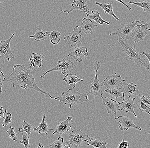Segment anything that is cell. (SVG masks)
Instances as JSON below:
<instances>
[{
    "mask_svg": "<svg viewBox=\"0 0 150 148\" xmlns=\"http://www.w3.org/2000/svg\"><path fill=\"white\" fill-rule=\"evenodd\" d=\"M6 109H4V107L3 106L0 107V119L1 118H4V114L6 113Z\"/></svg>",
    "mask_w": 150,
    "mask_h": 148,
    "instance_id": "74e56055",
    "label": "cell"
},
{
    "mask_svg": "<svg viewBox=\"0 0 150 148\" xmlns=\"http://www.w3.org/2000/svg\"><path fill=\"white\" fill-rule=\"evenodd\" d=\"M130 98H131V96H128V99L126 101H123L121 103L118 102V104L120 107L121 110L124 111L125 113H127L128 112L132 113L134 115L135 118L136 119H137V117L134 110L136 106L135 104V98H133L132 100H130Z\"/></svg>",
    "mask_w": 150,
    "mask_h": 148,
    "instance_id": "ac0fdd59",
    "label": "cell"
},
{
    "mask_svg": "<svg viewBox=\"0 0 150 148\" xmlns=\"http://www.w3.org/2000/svg\"><path fill=\"white\" fill-rule=\"evenodd\" d=\"M2 81L11 82L14 88L20 87L23 89H33L45 96L52 99L54 98V97L42 90L37 86L33 76L32 66L30 64L27 67L23 66V64H15L12 74L6 78H5Z\"/></svg>",
    "mask_w": 150,
    "mask_h": 148,
    "instance_id": "6da1fadb",
    "label": "cell"
},
{
    "mask_svg": "<svg viewBox=\"0 0 150 148\" xmlns=\"http://www.w3.org/2000/svg\"><path fill=\"white\" fill-rule=\"evenodd\" d=\"M115 1H117L119 2L120 3L123 4V5L125 6L128 10H131V9H132L131 7H130L128 5H127L126 4H125V3L122 1V0H115Z\"/></svg>",
    "mask_w": 150,
    "mask_h": 148,
    "instance_id": "ab89813d",
    "label": "cell"
},
{
    "mask_svg": "<svg viewBox=\"0 0 150 148\" xmlns=\"http://www.w3.org/2000/svg\"><path fill=\"white\" fill-rule=\"evenodd\" d=\"M63 148H71V145H70V144H68L67 143H65V145H64V147H63Z\"/></svg>",
    "mask_w": 150,
    "mask_h": 148,
    "instance_id": "7bdbcfd3",
    "label": "cell"
},
{
    "mask_svg": "<svg viewBox=\"0 0 150 148\" xmlns=\"http://www.w3.org/2000/svg\"><path fill=\"white\" fill-rule=\"evenodd\" d=\"M143 21L133 20L129 24H124L120 28H119L115 32L110 33L109 35H117L120 37L122 40L127 41L131 38L132 31L137 24L143 22Z\"/></svg>",
    "mask_w": 150,
    "mask_h": 148,
    "instance_id": "277c9868",
    "label": "cell"
},
{
    "mask_svg": "<svg viewBox=\"0 0 150 148\" xmlns=\"http://www.w3.org/2000/svg\"><path fill=\"white\" fill-rule=\"evenodd\" d=\"M95 76L93 81L91 85H89L90 93L95 96L97 95H103V82L98 79L97 73L100 67V62L98 61L95 62Z\"/></svg>",
    "mask_w": 150,
    "mask_h": 148,
    "instance_id": "8992f818",
    "label": "cell"
},
{
    "mask_svg": "<svg viewBox=\"0 0 150 148\" xmlns=\"http://www.w3.org/2000/svg\"><path fill=\"white\" fill-rule=\"evenodd\" d=\"M141 99L142 100V102L148 104H150V97L149 96H145L144 95H141L140 96Z\"/></svg>",
    "mask_w": 150,
    "mask_h": 148,
    "instance_id": "8d00e7d4",
    "label": "cell"
},
{
    "mask_svg": "<svg viewBox=\"0 0 150 148\" xmlns=\"http://www.w3.org/2000/svg\"><path fill=\"white\" fill-rule=\"evenodd\" d=\"M63 80L66 82L67 85L70 86L69 89L72 90L74 89L77 82L83 81V79L79 78L76 74H67Z\"/></svg>",
    "mask_w": 150,
    "mask_h": 148,
    "instance_id": "44dd1931",
    "label": "cell"
},
{
    "mask_svg": "<svg viewBox=\"0 0 150 148\" xmlns=\"http://www.w3.org/2000/svg\"><path fill=\"white\" fill-rule=\"evenodd\" d=\"M33 130V127L31 124L27 122L26 120H23V123L22 124V127L19 128L18 131L19 132H25L27 133L28 135L30 136L31 133Z\"/></svg>",
    "mask_w": 150,
    "mask_h": 148,
    "instance_id": "f546056e",
    "label": "cell"
},
{
    "mask_svg": "<svg viewBox=\"0 0 150 148\" xmlns=\"http://www.w3.org/2000/svg\"><path fill=\"white\" fill-rule=\"evenodd\" d=\"M50 32L46 31L45 30H37L34 35H29L28 38H33L37 42L40 41L46 40L49 36Z\"/></svg>",
    "mask_w": 150,
    "mask_h": 148,
    "instance_id": "d4e9b609",
    "label": "cell"
},
{
    "mask_svg": "<svg viewBox=\"0 0 150 148\" xmlns=\"http://www.w3.org/2000/svg\"><path fill=\"white\" fill-rule=\"evenodd\" d=\"M87 16L88 18L93 20L95 22H96L97 24H100V25H103L104 23L108 25L110 24V22L105 21L103 19V18L100 16V13L97 10L96 11L92 10L91 14H87Z\"/></svg>",
    "mask_w": 150,
    "mask_h": 148,
    "instance_id": "484cf974",
    "label": "cell"
},
{
    "mask_svg": "<svg viewBox=\"0 0 150 148\" xmlns=\"http://www.w3.org/2000/svg\"><path fill=\"white\" fill-rule=\"evenodd\" d=\"M15 127H12V126H10V128L8 130H6V132L8 134V136L9 138L12 139L14 141H17L18 137L16 133L15 132L14 130H15Z\"/></svg>",
    "mask_w": 150,
    "mask_h": 148,
    "instance_id": "836d02e7",
    "label": "cell"
},
{
    "mask_svg": "<svg viewBox=\"0 0 150 148\" xmlns=\"http://www.w3.org/2000/svg\"><path fill=\"white\" fill-rule=\"evenodd\" d=\"M96 5H98L104 10V13L106 14H109L112 16L117 20H120V19L119 18L117 17V16L113 12V7L112 6L111 3H100L98 2L97 1L95 2Z\"/></svg>",
    "mask_w": 150,
    "mask_h": 148,
    "instance_id": "603a6c76",
    "label": "cell"
},
{
    "mask_svg": "<svg viewBox=\"0 0 150 148\" xmlns=\"http://www.w3.org/2000/svg\"><path fill=\"white\" fill-rule=\"evenodd\" d=\"M74 68V63L71 61L70 60L68 59L66 57L62 59L59 60L58 62V64L55 67L45 72L40 78H44L45 76L48 73L56 71L61 72L62 74H64L66 73L71 72Z\"/></svg>",
    "mask_w": 150,
    "mask_h": 148,
    "instance_id": "5b68a950",
    "label": "cell"
},
{
    "mask_svg": "<svg viewBox=\"0 0 150 148\" xmlns=\"http://www.w3.org/2000/svg\"><path fill=\"white\" fill-rule=\"evenodd\" d=\"M38 147H44V146H43V145H42V144H41V143H38Z\"/></svg>",
    "mask_w": 150,
    "mask_h": 148,
    "instance_id": "ee69618b",
    "label": "cell"
},
{
    "mask_svg": "<svg viewBox=\"0 0 150 148\" xmlns=\"http://www.w3.org/2000/svg\"><path fill=\"white\" fill-rule=\"evenodd\" d=\"M33 130L35 132H38V134H41L42 133H44L47 136L50 132L54 131L53 129H50L47 124L45 114H44L43 115L42 122L41 123H39L38 127L34 128Z\"/></svg>",
    "mask_w": 150,
    "mask_h": 148,
    "instance_id": "7402d4cb",
    "label": "cell"
},
{
    "mask_svg": "<svg viewBox=\"0 0 150 148\" xmlns=\"http://www.w3.org/2000/svg\"><path fill=\"white\" fill-rule=\"evenodd\" d=\"M118 41L121 45L123 50L126 54L127 58L132 61L134 63L145 67L147 70H149V63L143 55L137 51L134 45H130L125 42L120 37L118 38Z\"/></svg>",
    "mask_w": 150,
    "mask_h": 148,
    "instance_id": "3957f363",
    "label": "cell"
},
{
    "mask_svg": "<svg viewBox=\"0 0 150 148\" xmlns=\"http://www.w3.org/2000/svg\"><path fill=\"white\" fill-rule=\"evenodd\" d=\"M114 119L120 123L119 129L122 131H127L129 129H135L142 131L141 128L136 125L129 116H115Z\"/></svg>",
    "mask_w": 150,
    "mask_h": 148,
    "instance_id": "8fae6325",
    "label": "cell"
},
{
    "mask_svg": "<svg viewBox=\"0 0 150 148\" xmlns=\"http://www.w3.org/2000/svg\"><path fill=\"white\" fill-rule=\"evenodd\" d=\"M90 93H82L74 89H69L68 90L63 92L62 95L57 97H54L53 99L63 103L69 106L72 108L74 106H81L83 103L88 101V96Z\"/></svg>",
    "mask_w": 150,
    "mask_h": 148,
    "instance_id": "7a4b0ae2",
    "label": "cell"
},
{
    "mask_svg": "<svg viewBox=\"0 0 150 148\" xmlns=\"http://www.w3.org/2000/svg\"><path fill=\"white\" fill-rule=\"evenodd\" d=\"M72 7L68 10H62L64 13L68 15L75 10H79L84 12L86 15L90 13V9L88 6L87 0H74L72 3Z\"/></svg>",
    "mask_w": 150,
    "mask_h": 148,
    "instance_id": "7c38bea8",
    "label": "cell"
},
{
    "mask_svg": "<svg viewBox=\"0 0 150 148\" xmlns=\"http://www.w3.org/2000/svg\"><path fill=\"white\" fill-rule=\"evenodd\" d=\"M142 55H144L147 58V59H148V62L149 63H150V53L149 52H147V53H145V51L141 52V53Z\"/></svg>",
    "mask_w": 150,
    "mask_h": 148,
    "instance_id": "f35d334b",
    "label": "cell"
},
{
    "mask_svg": "<svg viewBox=\"0 0 150 148\" xmlns=\"http://www.w3.org/2000/svg\"><path fill=\"white\" fill-rule=\"evenodd\" d=\"M81 30L80 27L76 26L69 35L64 36V39L67 41L68 45L76 47L82 43V35L81 34Z\"/></svg>",
    "mask_w": 150,
    "mask_h": 148,
    "instance_id": "9c48e42d",
    "label": "cell"
},
{
    "mask_svg": "<svg viewBox=\"0 0 150 148\" xmlns=\"http://www.w3.org/2000/svg\"><path fill=\"white\" fill-rule=\"evenodd\" d=\"M129 147V141H125L124 139L123 138L122 142L119 144L118 148H128Z\"/></svg>",
    "mask_w": 150,
    "mask_h": 148,
    "instance_id": "d590c367",
    "label": "cell"
},
{
    "mask_svg": "<svg viewBox=\"0 0 150 148\" xmlns=\"http://www.w3.org/2000/svg\"><path fill=\"white\" fill-rule=\"evenodd\" d=\"M4 79L0 78V93H2V81Z\"/></svg>",
    "mask_w": 150,
    "mask_h": 148,
    "instance_id": "60d3db41",
    "label": "cell"
},
{
    "mask_svg": "<svg viewBox=\"0 0 150 148\" xmlns=\"http://www.w3.org/2000/svg\"><path fill=\"white\" fill-rule=\"evenodd\" d=\"M134 32L131 34V38H134V43H137L141 41H144L145 38L148 33V31H150L148 22L145 24H138L134 27Z\"/></svg>",
    "mask_w": 150,
    "mask_h": 148,
    "instance_id": "30bf717a",
    "label": "cell"
},
{
    "mask_svg": "<svg viewBox=\"0 0 150 148\" xmlns=\"http://www.w3.org/2000/svg\"><path fill=\"white\" fill-rule=\"evenodd\" d=\"M97 25L93 22L91 19L87 18H84L82 21L80 28L85 34H92Z\"/></svg>",
    "mask_w": 150,
    "mask_h": 148,
    "instance_id": "d6986e66",
    "label": "cell"
},
{
    "mask_svg": "<svg viewBox=\"0 0 150 148\" xmlns=\"http://www.w3.org/2000/svg\"><path fill=\"white\" fill-rule=\"evenodd\" d=\"M44 57L42 54L38 53H33L30 58V65L32 67H43L42 63L44 61Z\"/></svg>",
    "mask_w": 150,
    "mask_h": 148,
    "instance_id": "ffe728a7",
    "label": "cell"
},
{
    "mask_svg": "<svg viewBox=\"0 0 150 148\" xmlns=\"http://www.w3.org/2000/svg\"><path fill=\"white\" fill-rule=\"evenodd\" d=\"M88 55V48L84 47H75L74 49L72 52L68 54L67 57H70L74 58L78 62H82V59L87 57Z\"/></svg>",
    "mask_w": 150,
    "mask_h": 148,
    "instance_id": "2e32d148",
    "label": "cell"
},
{
    "mask_svg": "<svg viewBox=\"0 0 150 148\" xmlns=\"http://www.w3.org/2000/svg\"><path fill=\"white\" fill-rule=\"evenodd\" d=\"M122 80L121 76L115 73L106 77L103 82V86L107 89H118L121 86Z\"/></svg>",
    "mask_w": 150,
    "mask_h": 148,
    "instance_id": "4fadbf2b",
    "label": "cell"
},
{
    "mask_svg": "<svg viewBox=\"0 0 150 148\" xmlns=\"http://www.w3.org/2000/svg\"><path fill=\"white\" fill-rule=\"evenodd\" d=\"M64 143V138L62 137H59L54 143H52L51 145L48 146V147L50 148H63V145Z\"/></svg>",
    "mask_w": 150,
    "mask_h": 148,
    "instance_id": "d6a6232c",
    "label": "cell"
},
{
    "mask_svg": "<svg viewBox=\"0 0 150 148\" xmlns=\"http://www.w3.org/2000/svg\"><path fill=\"white\" fill-rule=\"evenodd\" d=\"M128 4H134L141 7L143 9L144 12H149L150 11V3L149 1H142L139 2H135L130 1L128 3Z\"/></svg>",
    "mask_w": 150,
    "mask_h": 148,
    "instance_id": "f1b7e54d",
    "label": "cell"
},
{
    "mask_svg": "<svg viewBox=\"0 0 150 148\" xmlns=\"http://www.w3.org/2000/svg\"><path fill=\"white\" fill-rule=\"evenodd\" d=\"M4 120L2 123L3 127L6 126L12 122V115L10 112H8L4 118Z\"/></svg>",
    "mask_w": 150,
    "mask_h": 148,
    "instance_id": "e575fe53",
    "label": "cell"
},
{
    "mask_svg": "<svg viewBox=\"0 0 150 148\" xmlns=\"http://www.w3.org/2000/svg\"><path fill=\"white\" fill-rule=\"evenodd\" d=\"M85 142H88L87 146H93V148H106V145L108 143L107 142H103L101 138L97 137L94 139V137H90L88 139L85 140Z\"/></svg>",
    "mask_w": 150,
    "mask_h": 148,
    "instance_id": "cb8c5ba5",
    "label": "cell"
},
{
    "mask_svg": "<svg viewBox=\"0 0 150 148\" xmlns=\"http://www.w3.org/2000/svg\"><path fill=\"white\" fill-rule=\"evenodd\" d=\"M72 122H73V120L72 117L68 116L66 119L58 123L56 129L53 131L52 134L55 135L58 134L59 135H62L66 133L71 129V125L70 123Z\"/></svg>",
    "mask_w": 150,
    "mask_h": 148,
    "instance_id": "e0dca14e",
    "label": "cell"
},
{
    "mask_svg": "<svg viewBox=\"0 0 150 148\" xmlns=\"http://www.w3.org/2000/svg\"><path fill=\"white\" fill-rule=\"evenodd\" d=\"M0 78L4 79L5 78L4 74L3 72H2L1 68H0Z\"/></svg>",
    "mask_w": 150,
    "mask_h": 148,
    "instance_id": "b9f144b4",
    "label": "cell"
},
{
    "mask_svg": "<svg viewBox=\"0 0 150 148\" xmlns=\"http://www.w3.org/2000/svg\"><path fill=\"white\" fill-rule=\"evenodd\" d=\"M120 88L125 95H134L139 97L142 95L137 85L133 82L128 84L124 79H122L121 86Z\"/></svg>",
    "mask_w": 150,
    "mask_h": 148,
    "instance_id": "9a60e30c",
    "label": "cell"
},
{
    "mask_svg": "<svg viewBox=\"0 0 150 148\" xmlns=\"http://www.w3.org/2000/svg\"><path fill=\"white\" fill-rule=\"evenodd\" d=\"M106 93H109L112 97H115V99L117 98H120L123 101L125 100V95L124 93L121 90L120 88L118 89H106L104 90Z\"/></svg>",
    "mask_w": 150,
    "mask_h": 148,
    "instance_id": "4316f807",
    "label": "cell"
},
{
    "mask_svg": "<svg viewBox=\"0 0 150 148\" xmlns=\"http://www.w3.org/2000/svg\"><path fill=\"white\" fill-rule=\"evenodd\" d=\"M138 104V108L140 110V111L146 112L149 115H150V105L143 103L141 98H139Z\"/></svg>",
    "mask_w": 150,
    "mask_h": 148,
    "instance_id": "4dcf8cb0",
    "label": "cell"
},
{
    "mask_svg": "<svg viewBox=\"0 0 150 148\" xmlns=\"http://www.w3.org/2000/svg\"><path fill=\"white\" fill-rule=\"evenodd\" d=\"M15 35L16 33L13 32L11 37L7 40L0 41V58L6 60L7 62H9L10 59L15 58V56L10 48V44Z\"/></svg>",
    "mask_w": 150,
    "mask_h": 148,
    "instance_id": "52a82bcc",
    "label": "cell"
},
{
    "mask_svg": "<svg viewBox=\"0 0 150 148\" xmlns=\"http://www.w3.org/2000/svg\"><path fill=\"white\" fill-rule=\"evenodd\" d=\"M103 100V105L106 108L107 114H113L117 115V111L121 110L120 107L115 100H113L110 97H105L101 95Z\"/></svg>",
    "mask_w": 150,
    "mask_h": 148,
    "instance_id": "5bb4252c",
    "label": "cell"
},
{
    "mask_svg": "<svg viewBox=\"0 0 150 148\" xmlns=\"http://www.w3.org/2000/svg\"><path fill=\"white\" fill-rule=\"evenodd\" d=\"M69 139L67 143L70 145H76L78 147L82 146L83 142L85 140L89 138V136L81 131V128L79 129H75L69 134Z\"/></svg>",
    "mask_w": 150,
    "mask_h": 148,
    "instance_id": "ba28073f",
    "label": "cell"
},
{
    "mask_svg": "<svg viewBox=\"0 0 150 148\" xmlns=\"http://www.w3.org/2000/svg\"><path fill=\"white\" fill-rule=\"evenodd\" d=\"M21 133H22L23 140L20 141V143L24 145V147L25 148L31 147V146L29 143V140H30V136L28 135V134L25 132H22Z\"/></svg>",
    "mask_w": 150,
    "mask_h": 148,
    "instance_id": "1f68e13d",
    "label": "cell"
},
{
    "mask_svg": "<svg viewBox=\"0 0 150 148\" xmlns=\"http://www.w3.org/2000/svg\"><path fill=\"white\" fill-rule=\"evenodd\" d=\"M61 35V33L59 32L53 30L50 32L49 37L50 42L52 45H57L59 44L61 41V38L60 36Z\"/></svg>",
    "mask_w": 150,
    "mask_h": 148,
    "instance_id": "83f0119b",
    "label": "cell"
}]
</instances>
